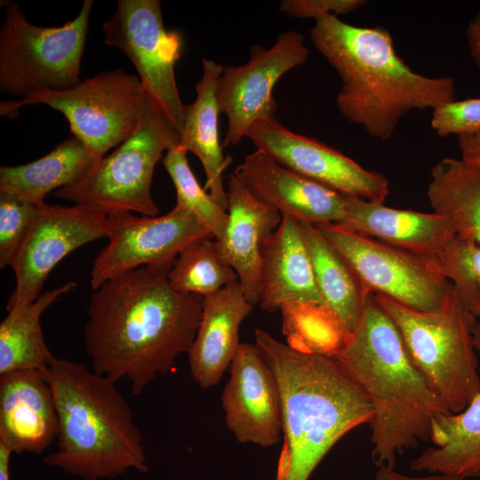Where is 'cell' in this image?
<instances>
[{"instance_id": "6", "label": "cell", "mask_w": 480, "mask_h": 480, "mask_svg": "<svg viewBox=\"0 0 480 480\" xmlns=\"http://www.w3.org/2000/svg\"><path fill=\"white\" fill-rule=\"evenodd\" d=\"M396 325L412 364L449 413L464 410L480 393L478 354L469 312L451 283L441 306L420 311L374 294Z\"/></svg>"}, {"instance_id": "1", "label": "cell", "mask_w": 480, "mask_h": 480, "mask_svg": "<svg viewBox=\"0 0 480 480\" xmlns=\"http://www.w3.org/2000/svg\"><path fill=\"white\" fill-rule=\"evenodd\" d=\"M171 267H140L103 283L86 308L84 339L92 370L125 379L135 395L188 352L204 297L169 284Z\"/></svg>"}, {"instance_id": "9", "label": "cell", "mask_w": 480, "mask_h": 480, "mask_svg": "<svg viewBox=\"0 0 480 480\" xmlns=\"http://www.w3.org/2000/svg\"><path fill=\"white\" fill-rule=\"evenodd\" d=\"M147 93L140 78L116 68L60 91L37 92L20 101L1 103V115L28 104L61 112L70 130L98 158L134 132Z\"/></svg>"}, {"instance_id": "10", "label": "cell", "mask_w": 480, "mask_h": 480, "mask_svg": "<svg viewBox=\"0 0 480 480\" xmlns=\"http://www.w3.org/2000/svg\"><path fill=\"white\" fill-rule=\"evenodd\" d=\"M315 225L369 292L420 311H433L441 306L451 282L433 258L393 246L339 224Z\"/></svg>"}, {"instance_id": "26", "label": "cell", "mask_w": 480, "mask_h": 480, "mask_svg": "<svg viewBox=\"0 0 480 480\" xmlns=\"http://www.w3.org/2000/svg\"><path fill=\"white\" fill-rule=\"evenodd\" d=\"M297 221L310 256L321 296L351 334L359 321L365 298L371 292L364 286L346 260L315 224Z\"/></svg>"}, {"instance_id": "32", "label": "cell", "mask_w": 480, "mask_h": 480, "mask_svg": "<svg viewBox=\"0 0 480 480\" xmlns=\"http://www.w3.org/2000/svg\"><path fill=\"white\" fill-rule=\"evenodd\" d=\"M433 259L469 312L480 317V244L455 235Z\"/></svg>"}, {"instance_id": "15", "label": "cell", "mask_w": 480, "mask_h": 480, "mask_svg": "<svg viewBox=\"0 0 480 480\" xmlns=\"http://www.w3.org/2000/svg\"><path fill=\"white\" fill-rule=\"evenodd\" d=\"M278 164L341 194L383 204L388 180L327 145L284 127L276 116L253 123L246 136Z\"/></svg>"}, {"instance_id": "23", "label": "cell", "mask_w": 480, "mask_h": 480, "mask_svg": "<svg viewBox=\"0 0 480 480\" xmlns=\"http://www.w3.org/2000/svg\"><path fill=\"white\" fill-rule=\"evenodd\" d=\"M203 74L196 84V97L185 105L183 129L178 147L198 157L204 170V189L228 211V196L223 172L232 158L224 156L219 138V114L216 90L224 67L213 60L203 59Z\"/></svg>"}, {"instance_id": "11", "label": "cell", "mask_w": 480, "mask_h": 480, "mask_svg": "<svg viewBox=\"0 0 480 480\" xmlns=\"http://www.w3.org/2000/svg\"><path fill=\"white\" fill-rule=\"evenodd\" d=\"M105 43L119 49L135 67L147 95L180 132L185 104L174 68L180 58L181 35L164 28L159 0H119L103 22Z\"/></svg>"}, {"instance_id": "14", "label": "cell", "mask_w": 480, "mask_h": 480, "mask_svg": "<svg viewBox=\"0 0 480 480\" xmlns=\"http://www.w3.org/2000/svg\"><path fill=\"white\" fill-rule=\"evenodd\" d=\"M108 236V214L76 204L73 206L44 204L11 265L15 287L7 311L34 301L56 265L76 249Z\"/></svg>"}, {"instance_id": "12", "label": "cell", "mask_w": 480, "mask_h": 480, "mask_svg": "<svg viewBox=\"0 0 480 480\" xmlns=\"http://www.w3.org/2000/svg\"><path fill=\"white\" fill-rule=\"evenodd\" d=\"M107 245L94 259L92 290L106 281L140 267H172L191 242L214 238L191 211L175 205L160 217H138L129 212L108 214Z\"/></svg>"}, {"instance_id": "4", "label": "cell", "mask_w": 480, "mask_h": 480, "mask_svg": "<svg viewBox=\"0 0 480 480\" xmlns=\"http://www.w3.org/2000/svg\"><path fill=\"white\" fill-rule=\"evenodd\" d=\"M335 357L372 405L371 457L378 468H395L398 455L430 440L435 419L451 414L412 364L396 325L372 292Z\"/></svg>"}, {"instance_id": "21", "label": "cell", "mask_w": 480, "mask_h": 480, "mask_svg": "<svg viewBox=\"0 0 480 480\" xmlns=\"http://www.w3.org/2000/svg\"><path fill=\"white\" fill-rule=\"evenodd\" d=\"M260 260L259 305L262 309L274 312L284 304L295 301L325 304L295 219L282 216L277 228L261 243Z\"/></svg>"}, {"instance_id": "39", "label": "cell", "mask_w": 480, "mask_h": 480, "mask_svg": "<svg viewBox=\"0 0 480 480\" xmlns=\"http://www.w3.org/2000/svg\"><path fill=\"white\" fill-rule=\"evenodd\" d=\"M13 452L0 441V480H10V459Z\"/></svg>"}, {"instance_id": "16", "label": "cell", "mask_w": 480, "mask_h": 480, "mask_svg": "<svg viewBox=\"0 0 480 480\" xmlns=\"http://www.w3.org/2000/svg\"><path fill=\"white\" fill-rule=\"evenodd\" d=\"M221 404L227 427L238 442L269 447L280 441L279 388L255 344L241 343L229 365Z\"/></svg>"}, {"instance_id": "18", "label": "cell", "mask_w": 480, "mask_h": 480, "mask_svg": "<svg viewBox=\"0 0 480 480\" xmlns=\"http://www.w3.org/2000/svg\"><path fill=\"white\" fill-rule=\"evenodd\" d=\"M55 401L44 373L0 375V441L12 452H43L59 434Z\"/></svg>"}, {"instance_id": "22", "label": "cell", "mask_w": 480, "mask_h": 480, "mask_svg": "<svg viewBox=\"0 0 480 480\" xmlns=\"http://www.w3.org/2000/svg\"><path fill=\"white\" fill-rule=\"evenodd\" d=\"M346 201V216L339 225L417 254L433 258L455 236L447 220L436 212L390 208L348 195Z\"/></svg>"}, {"instance_id": "34", "label": "cell", "mask_w": 480, "mask_h": 480, "mask_svg": "<svg viewBox=\"0 0 480 480\" xmlns=\"http://www.w3.org/2000/svg\"><path fill=\"white\" fill-rule=\"evenodd\" d=\"M430 124L439 137L480 132V98L454 100L434 109Z\"/></svg>"}, {"instance_id": "20", "label": "cell", "mask_w": 480, "mask_h": 480, "mask_svg": "<svg viewBox=\"0 0 480 480\" xmlns=\"http://www.w3.org/2000/svg\"><path fill=\"white\" fill-rule=\"evenodd\" d=\"M252 306L239 282L204 297L202 316L188 352L189 370L203 388L216 385L241 345L239 329Z\"/></svg>"}, {"instance_id": "30", "label": "cell", "mask_w": 480, "mask_h": 480, "mask_svg": "<svg viewBox=\"0 0 480 480\" xmlns=\"http://www.w3.org/2000/svg\"><path fill=\"white\" fill-rule=\"evenodd\" d=\"M167 277L174 291L203 297L238 282L235 270L221 260L214 238L206 237L181 250Z\"/></svg>"}, {"instance_id": "38", "label": "cell", "mask_w": 480, "mask_h": 480, "mask_svg": "<svg viewBox=\"0 0 480 480\" xmlns=\"http://www.w3.org/2000/svg\"><path fill=\"white\" fill-rule=\"evenodd\" d=\"M465 34L470 55L480 70V9L469 20Z\"/></svg>"}, {"instance_id": "24", "label": "cell", "mask_w": 480, "mask_h": 480, "mask_svg": "<svg viewBox=\"0 0 480 480\" xmlns=\"http://www.w3.org/2000/svg\"><path fill=\"white\" fill-rule=\"evenodd\" d=\"M475 347L480 356V323L474 328ZM434 446L410 461L415 471L462 477H480V393L461 412L443 414L431 426Z\"/></svg>"}, {"instance_id": "35", "label": "cell", "mask_w": 480, "mask_h": 480, "mask_svg": "<svg viewBox=\"0 0 480 480\" xmlns=\"http://www.w3.org/2000/svg\"><path fill=\"white\" fill-rule=\"evenodd\" d=\"M365 0H283L279 10L294 18L314 19L353 12L364 5Z\"/></svg>"}, {"instance_id": "8", "label": "cell", "mask_w": 480, "mask_h": 480, "mask_svg": "<svg viewBox=\"0 0 480 480\" xmlns=\"http://www.w3.org/2000/svg\"><path fill=\"white\" fill-rule=\"evenodd\" d=\"M5 7L0 29V91L13 96L71 88L80 83L92 0H84L78 15L61 27L30 23L19 4Z\"/></svg>"}, {"instance_id": "33", "label": "cell", "mask_w": 480, "mask_h": 480, "mask_svg": "<svg viewBox=\"0 0 480 480\" xmlns=\"http://www.w3.org/2000/svg\"><path fill=\"white\" fill-rule=\"evenodd\" d=\"M41 205L0 193V268L11 266Z\"/></svg>"}, {"instance_id": "25", "label": "cell", "mask_w": 480, "mask_h": 480, "mask_svg": "<svg viewBox=\"0 0 480 480\" xmlns=\"http://www.w3.org/2000/svg\"><path fill=\"white\" fill-rule=\"evenodd\" d=\"M100 160L74 136L37 160L16 166L2 165L0 193L42 205L49 192L76 183Z\"/></svg>"}, {"instance_id": "36", "label": "cell", "mask_w": 480, "mask_h": 480, "mask_svg": "<svg viewBox=\"0 0 480 480\" xmlns=\"http://www.w3.org/2000/svg\"><path fill=\"white\" fill-rule=\"evenodd\" d=\"M375 480H465L462 477L445 475V474H433L428 476H411L402 474L395 469V468L388 466H380L378 468L375 474Z\"/></svg>"}, {"instance_id": "31", "label": "cell", "mask_w": 480, "mask_h": 480, "mask_svg": "<svg viewBox=\"0 0 480 480\" xmlns=\"http://www.w3.org/2000/svg\"><path fill=\"white\" fill-rule=\"evenodd\" d=\"M186 154V150L176 146L167 150L163 158L164 166L176 189L175 205L193 212L208 228L214 239L220 241L228 226V211L200 186L188 165Z\"/></svg>"}, {"instance_id": "19", "label": "cell", "mask_w": 480, "mask_h": 480, "mask_svg": "<svg viewBox=\"0 0 480 480\" xmlns=\"http://www.w3.org/2000/svg\"><path fill=\"white\" fill-rule=\"evenodd\" d=\"M228 222L223 238L216 241L221 260L232 268L245 298L259 304L260 245L279 226L282 215L258 199L234 174L228 177Z\"/></svg>"}, {"instance_id": "28", "label": "cell", "mask_w": 480, "mask_h": 480, "mask_svg": "<svg viewBox=\"0 0 480 480\" xmlns=\"http://www.w3.org/2000/svg\"><path fill=\"white\" fill-rule=\"evenodd\" d=\"M427 195L456 236L480 244V168L444 157L431 169Z\"/></svg>"}, {"instance_id": "37", "label": "cell", "mask_w": 480, "mask_h": 480, "mask_svg": "<svg viewBox=\"0 0 480 480\" xmlns=\"http://www.w3.org/2000/svg\"><path fill=\"white\" fill-rule=\"evenodd\" d=\"M461 159L480 168V132L458 138Z\"/></svg>"}, {"instance_id": "13", "label": "cell", "mask_w": 480, "mask_h": 480, "mask_svg": "<svg viewBox=\"0 0 480 480\" xmlns=\"http://www.w3.org/2000/svg\"><path fill=\"white\" fill-rule=\"evenodd\" d=\"M308 54L303 36L288 30L279 34L268 49L252 45L247 63L224 67L216 90L220 112L228 117L223 148L238 144L256 121L275 116L276 84L289 70L306 63Z\"/></svg>"}, {"instance_id": "2", "label": "cell", "mask_w": 480, "mask_h": 480, "mask_svg": "<svg viewBox=\"0 0 480 480\" xmlns=\"http://www.w3.org/2000/svg\"><path fill=\"white\" fill-rule=\"evenodd\" d=\"M310 38L341 80L338 110L374 139H391L411 111H433L455 100L454 79L413 71L381 26L358 27L327 15L315 22Z\"/></svg>"}, {"instance_id": "7", "label": "cell", "mask_w": 480, "mask_h": 480, "mask_svg": "<svg viewBox=\"0 0 480 480\" xmlns=\"http://www.w3.org/2000/svg\"><path fill=\"white\" fill-rule=\"evenodd\" d=\"M180 141V132L147 95L132 134L83 179L53 194L107 214L134 212L155 217L159 210L150 192L154 171L163 153Z\"/></svg>"}, {"instance_id": "5", "label": "cell", "mask_w": 480, "mask_h": 480, "mask_svg": "<svg viewBox=\"0 0 480 480\" xmlns=\"http://www.w3.org/2000/svg\"><path fill=\"white\" fill-rule=\"evenodd\" d=\"M59 417L57 449L44 462L84 480L148 470L133 413L110 379L54 357L44 372Z\"/></svg>"}, {"instance_id": "3", "label": "cell", "mask_w": 480, "mask_h": 480, "mask_svg": "<svg viewBox=\"0 0 480 480\" xmlns=\"http://www.w3.org/2000/svg\"><path fill=\"white\" fill-rule=\"evenodd\" d=\"M254 338L281 397L284 443L276 480H308L343 436L371 422L372 405L335 356L294 349L261 329Z\"/></svg>"}, {"instance_id": "17", "label": "cell", "mask_w": 480, "mask_h": 480, "mask_svg": "<svg viewBox=\"0 0 480 480\" xmlns=\"http://www.w3.org/2000/svg\"><path fill=\"white\" fill-rule=\"evenodd\" d=\"M233 173L282 216L312 224H339L346 216V195L286 168L260 150L246 155Z\"/></svg>"}, {"instance_id": "29", "label": "cell", "mask_w": 480, "mask_h": 480, "mask_svg": "<svg viewBox=\"0 0 480 480\" xmlns=\"http://www.w3.org/2000/svg\"><path fill=\"white\" fill-rule=\"evenodd\" d=\"M280 310L286 344L294 349L336 356L350 335L325 304L295 301Z\"/></svg>"}, {"instance_id": "27", "label": "cell", "mask_w": 480, "mask_h": 480, "mask_svg": "<svg viewBox=\"0 0 480 480\" xmlns=\"http://www.w3.org/2000/svg\"><path fill=\"white\" fill-rule=\"evenodd\" d=\"M76 286L75 282H68L43 292L27 305L8 311L0 324V375L15 371L44 373L54 356L44 341L41 316Z\"/></svg>"}]
</instances>
